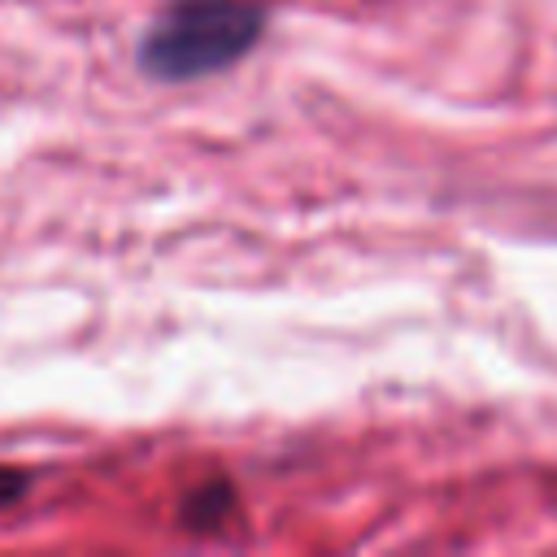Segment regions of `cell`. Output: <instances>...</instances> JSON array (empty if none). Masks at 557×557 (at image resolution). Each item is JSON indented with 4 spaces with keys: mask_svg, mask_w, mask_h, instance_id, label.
<instances>
[{
    "mask_svg": "<svg viewBox=\"0 0 557 557\" xmlns=\"http://www.w3.org/2000/svg\"><path fill=\"white\" fill-rule=\"evenodd\" d=\"M265 26L257 0H174L144 35L139 65L152 78L183 83L239 61Z\"/></svg>",
    "mask_w": 557,
    "mask_h": 557,
    "instance_id": "1",
    "label": "cell"
},
{
    "mask_svg": "<svg viewBox=\"0 0 557 557\" xmlns=\"http://www.w3.org/2000/svg\"><path fill=\"white\" fill-rule=\"evenodd\" d=\"M222 505H231V496H226V492H213V496H209V492H200V500H191V505H187V518H191V522L218 518V509H222Z\"/></svg>",
    "mask_w": 557,
    "mask_h": 557,
    "instance_id": "3",
    "label": "cell"
},
{
    "mask_svg": "<svg viewBox=\"0 0 557 557\" xmlns=\"http://www.w3.org/2000/svg\"><path fill=\"white\" fill-rule=\"evenodd\" d=\"M22 492H26V470H17V466H0V509L13 505Z\"/></svg>",
    "mask_w": 557,
    "mask_h": 557,
    "instance_id": "2",
    "label": "cell"
}]
</instances>
